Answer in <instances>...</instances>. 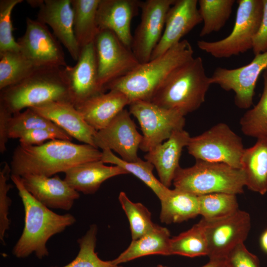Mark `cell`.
Masks as SVG:
<instances>
[{
	"label": "cell",
	"mask_w": 267,
	"mask_h": 267,
	"mask_svg": "<svg viewBox=\"0 0 267 267\" xmlns=\"http://www.w3.org/2000/svg\"><path fill=\"white\" fill-rule=\"evenodd\" d=\"M101 161L104 163H110L123 168L128 173H131L140 179L156 195L160 200L164 198L170 188L164 186L157 179L153 173L154 166L148 161L140 158L128 162L115 155L109 149L102 150Z\"/></svg>",
	"instance_id": "29"
},
{
	"label": "cell",
	"mask_w": 267,
	"mask_h": 267,
	"mask_svg": "<svg viewBox=\"0 0 267 267\" xmlns=\"http://www.w3.org/2000/svg\"><path fill=\"white\" fill-rule=\"evenodd\" d=\"M13 114L4 106L0 104V152L3 154L6 150V143L9 139L10 123Z\"/></svg>",
	"instance_id": "43"
},
{
	"label": "cell",
	"mask_w": 267,
	"mask_h": 267,
	"mask_svg": "<svg viewBox=\"0 0 267 267\" xmlns=\"http://www.w3.org/2000/svg\"><path fill=\"white\" fill-rule=\"evenodd\" d=\"M198 197L199 215L208 221L224 219L239 210L235 194L214 193Z\"/></svg>",
	"instance_id": "34"
},
{
	"label": "cell",
	"mask_w": 267,
	"mask_h": 267,
	"mask_svg": "<svg viewBox=\"0 0 267 267\" xmlns=\"http://www.w3.org/2000/svg\"><path fill=\"white\" fill-rule=\"evenodd\" d=\"M211 85L202 58L193 57L172 72L150 101L185 116L197 110L204 102Z\"/></svg>",
	"instance_id": "4"
},
{
	"label": "cell",
	"mask_w": 267,
	"mask_h": 267,
	"mask_svg": "<svg viewBox=\"0 0 267 267\" xmlns=\"http://www.w3.org/2000/svg\"><path fill=\"white\" fill-rule=\"evenodd\" d=\"M260 245L262 249L267 253V229L263 232L261 236Z\"/></svg>",
	"instance_id": "45"
},
{
	"label": "cell",
	"mask_w": 267,
	"mask_h": 267,
	"mask_svg": "<svg viewBox=\"0 0 267 267\" xmlns=\"http://www.w3.org/2000/svg\"><path fill=\"white\" fill-rule=\"evenodd\" d=\"M97 232V225H91L86 234L77 240L80 249L76 258L62 267H122L112 261H105L98 257L95 252Z\"/></svg>",
	"instance_id": "35"
},
{
	"label": "cell",
	"mask_w": 267,
	"mask_h": 267,
	"mask_svg": "<svg viewBox=\"0 0 267 267\" xmlns=\"http://www.w3.org/2000/svg\"><path fill=\"white\" fill-rule=\"evenodd\" d=\"M37 20L50 27L53 35L66 47L72 58L77 61L81 47L74 32L72 0H41Z\"/></svg>",
	"instance_id": "18"
},
{
	"label": "cell",
	"mask_w": 267,
	"mask_h": 267,
	"mask_svg": "<svg viewBox=\"0 0 267 267\" xmlns=\"http://www.w3.org/2000/svg\"><path fill=\"white\" fill-rule=\"evenodd\" d=\"M188 153L196 160L221 163L241 169L244 150L242 138L225 123H220L191 137Z\"/></svg>",
	"instance_id": "8"
},
{
	"label": "cell",
	"mask_w": 267,
	"mask_h": 267,
	"mask_svg": "<svg viewBox=\"0 0 267 267\" xmlns=\"http://www.w3.org/2000/svg\"><path fill=\"white\" fill-rule=\"evenodd\" d=\"M55 101L70 102L67 81L61 67L36 68L19 82L0 90V104L13 115L24 108Z\"/></svg>",
	"instance_id": "5"
},
{
	"label": "cell",
	"mask_w": 267,
	"mask_h": 267,
	"mask_svg": "<svg viewBox=\"0 0 267 267\" xmlns=\"http://www.w3.org/2000/svg\"><path fill=\"white\" fill-rule=\"evenodd\" d=\"M226 260L231 267H261L257 256L250 252L244 243L233 249Z\"/></svg>",
	"instance_id": "41"
},
{
	"label": "cell",
	"mask_w": 267,
	"mask_h": 267,
	"mask_svg": "<svg viewBox=\"0 0 267 267\" xmlns=\"http://www.w3.org/2000/svg\"><path fill=\"white\" fill-rule=\"evenodd\" d=\"M176 0L141 1L139 24L136 27L131 50L140 64L150 60L153 50L161 39L169 10Z\"/></svg>",
	"instance_id": "11"
},
{
	"label": "cell",
	"mask_w": 267,
	"mask_h": 267,
	"mask_svg": "<svg viewBox=\"0 0 267 267\" xmlns=\"http://www.w3.org/2000/svg\"><path fill=\"white\" fill-rule=\"evenodd\" d=\"M20 144L24 146L39 145L54 139L71 141L72 137L65 132L38 129L24 132L19 135Z\"/></svg>",
	"instance_id": "40"
},
{
	"label": "cell",
	"mask_w": 267,
	"mask_h": 267,
	"mask_svg": "<svg viewBox=\"0 0 267 267\" xmlns=\"http://www.w3.org/2000/svg\"><path fill=\"white\" fill-rule=\"evenodd\" d=\"M234 0H199V11L203 25L200 32L204 37L221 30L229 19Z\"/></svg>",
	"instance_id": "31"
},
{
	"label": "cell",
	"mask_w": 267,
	"mask_h": 267,
	"mask_svg": "<svg viewBox=\"0 0 267 267\" xmlns=\"http://www.w3.org/2000/svg\"><path fill=\"white\" fill-rule=\"evenodd\" d=\"M140 3L138 0H100L97 11L99 30L113 32L131 49L133 35L131 24L138 14Z\"/></svg>",
	"instance_id": "21"
},
{
	"label": "cell",
	"mask_w": 267,
	"mask_h": 267,
	"mask_svg": "<svg viewBox=\"0 0 267 267\" xmlns=\"http://www.w3.org/2000/svg\"><path fill=\"white\" fill-rule=\"evenodd\" d=\"M131 102L122 91L112 89L98 93L75 107L96 131L106 127Z\"/></svg>",
	"instance_id": "23"
},
{
	"label": "cell",
	"mask_w": 267,
	"mask_h": 267,
	"mask_svg": "<svg viewBox=\"0 0 267 267\" xmlns=\"http://www.w3.org/2000/svg\"><path fill=\"white\" fill-rule=\"evenodd\" d=\"M245 186L255 192H267V138L257 139L255 144L245 148L241 158Z\"/></svg>",
	"instance_id": "25"
},
{
	"label": "cell",
	"mask_w": 267,
	"mask_h": 267,
	"mask_svg": "<svg viewBox=\"0 0 267 267\" xmlns=\"http://www.w3.org/2000/svg\"><path fill=\"white\" fill-rule=\"evenodd\" d=\"M100 0H72L74 32L81 48L91 43L99 32L97 11Z\"/></svg>",
	"instance_id": "28"
},
{
	"label": "cell",
	"mask_w": 267,
	"mask_h": 267,
	"mask_svg": "<svg viewBox=\"0 0 267 267\" xmlns=\"http://www.w3.org/2000/svg\"><path fill=\"white\" fill-rule=\"evenodd\" d=\"M102 161L82 163L71 168L65 173L64 179L77 192L94 194L106 180L128 172L118 166H107Z\"/></svg>",
	"instance_id": "24"
},
{
	"label": "cell",
	"mask_w": 267,
	"mask_h": 267,
	"mask_svg": "<svg viewBox=\"0 0 267 267\" xmlns=\"http://www.w3.org/2000/svg\"><path fill=\"white\" fill-rule=\"evenodd\" d=\"M263 0V14L260 25L253 40L252 50L257 55L267 51V0Z\"/></svg>",
	"instance_id": "42"
},
{
	"label": "cell",
	"mask_w": 267,
	"mask_h": 267,
	"mask_svg": "<svg viewBox=\"0 0 267 267\" xmlns=\"http://www.w3.org/2000/svg\"><path fill=\"white\" fill-rule=\"evenodd\" d=\"M94 44L98 83L105 91L109 83L126 75L140 64L132 50L109 30H99Z\"/></svg>",
	"instance_id": "10"
},
{
	"label": "cell",
	"mask_w": 267,
	"mask_h": 267,
	"mask_svg": "<svg viewBox=\"0 0 267 267\" xmlns=\"http://www.w3.org/2000/svg\"><path fill=\"white\" fill-rule=\"evenodd\" d=\"M129 106V112L138 120L142 132L139 149L145 152L163 143L175 131L183 129L185 126V116L180 112L150 101H134Z\"/></svg>",
	"instance_id": "9"
},
{
	"label": "cell",
	"mask_w": 267,
	"mask_h": 267,
	"mask_svg": "<svg viewBox=\"0 0 267 267\" xmlns=\"http://www.w3.org/2000/svg\"><path fill=\"white\" fill-rule=\"evenodd\" d=\"M222 267H231L230 265L228 264L227 261L225 260L224 261Z\"/></svg>",
	"instance_id": "46"
},
{
	"label": "cell",
	"mask_w": 267,
	"mask_h": 267,
	"mask_svg": "<svg viewBox=\"0 0 267 267\" xmlns=\"http://www.w3.org/2000/svg\"><path fill=\"white\" fill-rule=\"evenodd\" d=\"M267 68V51L255 55L248 64L235 69L218 67L210 77L211 84L235 93L234 103L239 108L247 109L253 105L258 79Z\"/></svg>",
	"instance_id": "12"
},
{
	"label": "cell",
	"mask_w": 267,
	"mask_h": 267,
	"mask_svg": "<svg viewBox=\"0 0 267 267\" xmlns=\"http://www.w3.org/2000/svg\"><path fill=\"white\" fill-rule=\"evenodd\" d=\"M23 204L25 219L22 234L12 249L18 258L34 253L39 259L48 256L46 243L53 235L61 233L76 222L70 214L59 215L37 200L25 188L21 177L11 175Z\"/></svg>",
	"instance_id": "2"
},
{
	"label": "cell",
	"mask_w": 267,
	"mask_h": 267,
	"mask_svg": "<svg viewBox=\"0 0 267 267\" xmlns=\"http://www.w3.org/2000/svg\"><path fill=\"white\" fill-rule=\"evenodd\" d=\"M23 0H0V52L20 50L19 44L12 35L11 13L14 7Z\"/></svg>",
	"instance_id": "38"
},
{
	"label": "cell",
	"mask_w": 267,
	"mask_h": 267,
	"mask_svg": "<svg viewBox=\"0 0 267 267\" xmlns=\"http://www.w3.org/2000/svg\"><path fill=\"white\" fill-rule=\"evenodd\" d=\"M156 267H165V266H162V265H159Z\"/></svg>",
	"instance_id": "47"
},
{
	"label": "cell",
	"mask_w": 267,
	"mask_h": 267,
	"mask_svg": "<svg viewBox=\"0 0 267 267\" xmlns=\"http://www.w3.org/2000/svg\"><path fill=\"white\" fill-rule=\"evenodd\" d=\"M171 238L170 232L167 228L156 224L151 231L137 239L132 240L127 249L111 261L119 265L150 255H171Z\"/></svg>",
	"instance_id": "26"
},
{
	"label": "cell",
	"mask_w": 267,
	"mask_h": 267,
	"mask_svg": "<svg viewBox=\"0 0 267 267\" xmlns=\"http://www.w3.org/2000/svg\"><path fill=\"white\" fill-rule=\"evenodd\" d=\"M102 151L88 144L54 139L39 145H18L10 162L11 175L50 177L76 165L101 160Z\"/></svg>",
	"instance_id": "1"
},
{
	"label": "cell",
	"mask_w": 267,
	"mask_h": 267,
	"mask_svg": "<svg viewBox=\"0 0 267 267\" xmlns=\"http://www.w3.org/2000/svg\"><path fill=\"white\" fill-rule=\"evenodd\" d=\"M191 136L183 129L175 131L164 142L159 144L144 155L145 160L155 168L159 180L169 188L173 183L179 165L182 151Z\"/></svg>",
	"instance_id": "22"
},
{
	"label": "cell",
	"mask_w": 267,
	"mask_h": 267,
	"mask_svg": "<svg viewBox=\"0 0 267 267\" xmlns=\"http://www.w3.org/2000/svg\"><path fill=\"white\" fill-rule=\"evenodd\" d=\"M63 69L68 85L70 102L75 106L98 93L105 92L98 83L94 42L81 48L75 65H67Z\"/></svg>",
	"instance_id": "16"
},
{
	"label": "cell",
	"mask_w": 267,
	"mask_h": 267,
	"mask_svg": "<svg viewBox=\"0 0 267 267\" xmlns=\"http://www.w3.org/2000/svg\"><path fill=\"white\" fill-rule=\"evenodd\" d=\"M38 129L64 131L32 108H28L13 115L10 123L9 138H17L19 135L24 132Z\"/></svg>",
	"instance_id": "37"
},
{
	"label": "cell",
	"mask_w": 267,
	"mask_h": 267,
	"mask_svg": "<svg viewBox=\"0 0 267 267\" xmlns=\"http://www.w3.org/2000/svg\"><path fill=\"white\" fill-rule=\"evenodd\" d=\"M36 68L20 50L0 52V90L19 82Z\"/></svg>",
	"instance_id": "32"
},
{
	"label": "cell",
	"mask_w": 267,
	"mask_h": 267,
	"mask_svg": "<svg viewBox=\"0 0 267 267\" xmlns=\"http://www.w3.org/2000/svg\"><path fill=\"white\" fill-rule=\"evenodd\" d=\"M190 43L183 40L163 54L139 64L126 75L109 83L105 89L123 92L131 102L150 101L168 76L177 68L194 57Z\"/></svg>",
	"instance_id": "3"
},
{
	"label": "cell",
	"mask_w": 267,
	"mask_h": 267,
	"mask_svg": "<svg viewBox=\"0 0 267 267\" xmlns=\"http://www.w3.org/2000/svg\"><path fill=\"white\" fill-rule=\"evenodd\" d=\"M170 254L190 258L208 255V248L201 220L191 228L171 238Z\"/></svg>",
	"instance_id": "30"
},
{
	"label": "cell",
	"mask_w": 267,
	"mask_h": 267,
	"mask_svg": "<svg viewBox=\"0 0 267 267\" xmlns=\"http://www.w3.org/2000/svg\"><path fill=\"white\" fill-rule=\"evenodd\" d=\"M225 260H210L207 264L201 267H222Z\"/></svg>",
	"instance_id": "44"
},
{
	"label": "cell",
	"mask_w": 267,
	"mask_h": 267,
	"mask_svg": "<svg viewBox=\"0 0 267 267\" xmlns=\"http://www.w3.org/2000/svg\"><path fill=\"white\" fill-rule=\"evenodd\" d=\"M20 177L26 190L48 208L68 211L80 197L79 192L58 176L48 177L29 174Z\"/></svg>",
	"instance_id": "19"
},
{
	"label": "cell",
	"mask_w": 267,
	"mask_h": 267,
	"mask_svg": "<svg viewBox=\"0 0 267 267\" xmlns=\"http://www.w3.org/2000/svg\"><path fill=\"white\" fill-rule=\"evenodd\" d=\"M26 30L17 41L21 53L36 67L67 66L64 52L47 25L27 17Z\"/></svg>",
	"instance_id": "14"
},
{
	"label": "cell",
	"mask_w": 267,
	"mask_h": 267,
	"mask_svg": "<svg viewBox=\"0 0 267 267\" xmlns=\"http://www.w3.org/2000/svg\"><path fill=\"white\" fill-rule=\"evenodd\" d=\"M234 25L225 38L216 41L199 40L198 48L217 58H229L252 49L263 14L262 0H239Z\"/></svg>",
	"instance_id": "7"
},
{
	"label": "cell",
	"mask_w": 267,
	"mask_h": 267,
	"mask_svg": "<svg viewBox=\"0 0 267 267\" xmlns=\"http://www.w3.org/2000/svg\"><path fill=\"white\" fill-rule=\"evenodd\" d=\"M175 188L197 195L214 193L233 194L244 192L245 179L242 169L225 164L196 160L190 167L178 169Z\"/></svg>",
	"instance_id": "6"
},
{
	"label": "cell",
	"mask_w": 267,
	"mask_h": 267,
	"mask_svg": "<svg viewBox=\"0 0 267 267\" xmlns=\"http://www.w3.org/2000/svg\"><path fill=\"white\" fill-rule=\"evenodd\" d=\"M11 168L4 162L0 171V239L3 243L6 231L9 228L10 221L8 218V211L11 200L7 195L8 191L12 187L7 183L10 178Z\"/></svg>",
	"instance_id": "39"
},
{
	"label": "cell",
	"mask_w": 267,
	"mask_h": 267,
	"mask_svg": "<svg viewBox=\"0 0 267 267\" xmlns=\"http://www.w3.org/2000/svg\"><path fill=\"white\" fill-rule=\"evenodd\" d=\"M31 108L52 121L72 137L95 147L93 139L96 131L88 124L70 102L51 101Z\"/></svg>",
	"instance_id": "20"
},
{
	"label": "cell",
	"mask_w": 267,
	"mask_h": 267,
	"mask_svg": "<svg viewBox=\"0 0 267 267\" xmlns=\"http://www.w3.org/2000/svg\"><path fill=\"white\" fill-rule=\"evenodd\" d=\"M197 0H176L167 15L163 33L151 59L165 53L202 22Z\"/></svg>",
	"instance_id": "17"
},
{
	"label": "cell",
	"mask_w": 267,
	"mask_h": 267,
	"mask_svg": "<svg viewBox=\"0 0 267 267\" xmlns=\"http://www.w3.org/2000/svg\"><path fill=\"white\" fill-rule=\"evenodd\" d=\"M118 199L129 220L132 240L138 239L154 227L156 224L151 220V213L142 204L133 202L123 191Z\"/></svg>",
	"instance_id": "36"
},
{
	"label": "cell",
	"mask_w": 267,
	"mask_h": 267,
	"mask_svg": "<svg viewBox=\"0 0 267 267\" xmlns=\"http://www.w3.org/2000/svg\"><path fill=\"white\" fill-rule=\"evenodd\" d=\"M160 202V219L163 223L181 222L199 215L198 196L185 191L170 189Z\"/></svg>",
	"instance_id": "27"
},
{
	"label": "cell",
	"mask_w": 267,
	"mask_h": 267,
	"mask_svg": "<svg viewBox=\"0 0 267 267\" xmlns=\"http://www.w3.org/2000/svg\"><path fill=\"white\" fill-rule=\"evenodd\" d=\"M201 221L210 260H225L233 249L244 243L251 228L249 214L240 209L224 219L208 221L202 218Z\"/></svg>",
	"instance_id": "13"
},
{
	"label": "cell",
	"mask_w": 267,
	"mask_h": 267,
	"mask_svg": "<svg viewBox=\"0 0 267 267\" xmlns=\"http://www.w3.org/2000/svg\"><path fill=\"white\" fill-rule=\"evenodd\" d=\"M142 140L130 113L124 109L106 127L96 131L93 141L96 148L113 150L122 159L132 162L139 158Z\"/></svg>",
	"instance_id": "15"
},
{
	"label": "cell",
	"mask_w": 267,
	"mask_h": 267,
	"mask_svg": "<svg viewBox=\"0 0 267 267\" xmlns=\"http://www.w3.org/2000/svg\"><path fill=\"white\" fill-rule=\"evenodd\" d=\"M262 75L264 88L260 100L240 120L243 134L257 139L267 138V68Z\"/></svg>",
	"instance_id": "33"
}]
</instances>
